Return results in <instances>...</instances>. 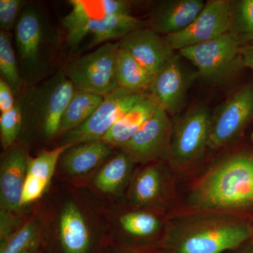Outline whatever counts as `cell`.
Wrapping results in <instances>:
<instances>
[{"instance_id": "26", "label": "cell", "mask_w": 253, "mask_h": 253, "mask_svg": "<svg viewBox=\"0 0 253 253\" xmlns=\"http://www.w3.org/2000/svg\"><path fill=\"white\" fill-rule=\"evenodd\" d=\"M44 220L33 214L12 236L0 244V253H30L42 249Z\"/></svg>"}, {"instance_id": "6", "label": "cell", "mask_w": 253, "mask_h": 253, "mask_svg": "<svg viewBox=\"0 0 253 253\" xmlns=\"http://www.w3.org/2000/svg\"><path fill=\"white\" fill-rule=\"evenodd\" d=\"M212 114L205 106L174 116L170 145L166 162L173 172L195 166L208 149Z\"/></svg>"}, {"instance_id": "18", "label": "cell", "mask_w": 253, "mask_h": 253, "mask_svg": "<svg viewBox=\"0 0 253 253\" xmlns=\"http://www.w3.org/2000/svg\"><path fill=\"white\" fill-rule=\"evenodd\" d=\"M29 155L26 144H15L1 156L0 165L1 209L18 212L27 175Z\"/></svg>"}, {"instance_id": "24", "label": "cell", "mask_w": 253, "mask_h": 253, "mask_svg": "<svg viewBox=\"0 0 253 253\" xmlns=\"http://www.w3.org/2000/svg\"><path fill=\"white\" fill-rule=\"evenodd\" d=\"M158 106L156 101L149 94H146L113 125L103 140L118 149L135 134Z\"/></svg>"}, {"instance_id": "22", "label": "cell", "mask_w": 253, "mask_h": 253, "mask_svg": "<svg viewBox=\"0 0 253 253\" xmlns=\"http://www.w3.org/2000/svg\"><path fill=\"white\" fill-rule=\"evenodd\" d=\"M136 165L126 153L118 149L98 168L93 179L95 189L111 197H122L126 194Z\"/></svg>"}, {"instance_id": "2", "label": "cell", "mask_w": 253, "mask_h": 253, "mask_svg": "<svg viewBox=\"0 0 253 253\" xmlns=\"http://www.w3.org/2000/svg\"><path fill=\"white\" fill-rule=\"evenodd\" d=\"M189 210L249 216L253 212V151L222 158L208 168L189 189Z\"/></svg>"}, {"instance_id": "25", "label": "cell", "mask_w": 253, "mask_h": 253, "mask_svg": "<svg viewBox=\"0 0 253 253\" xmlns=\"http://www.w3.org/2000/svg\"><path fill=\"white\" fill-rule=\"evenodd\" d=\"M104 96L76 89L72 99L63 113L59 134H66L84 123L102 104Z\"/></svg>"}, {"instance_id": "1", "label": "cell", "mask_w": 253, "mask_h": 253, "mask_svg": "<svg viewBox=\"0 0 253 253\" xmlns=\"http://www.w3.org/2000/svg\"><path fill=\"white\" fill-rule=\"evenodd\" d=\"M253 238L249 216L188 210L168 215L162 243L169 253H223L235 251Z\"/></svg>"}, {"instance_id": "29", "label": "cell", "mask_w": 253, "mask_h": 253, "mask_svg": "<svg viewBox=\"0 0 253 253\" xmlns=\"http://www.w3.org/2000/svg\"><path fill=\"white\" fill-rule=\"evenodd\" d=\"M229 33L241 46L253 44V0L231 1Z\"/></svg>"}, {"instance_id": "13", "label": "cell", "mask_w": 253, "mask_h": 253, "mask_svg": "<svg viewBox=\"0 0 253 253\" xmlns=\"http://www.w3.org/2000/svg\"><path fill=\"white\" fill-rule=\"evenodd\" d=\"M253 119V84H250L212 113L208 149L218 150L236 140Z\"/></svg>"}, {"instance_id": "10", "label": "cell", "mask_w": 253, "mask_h": 253, "mask_svg": "<svg viewBox=\"0 0 253 253\" xmlns=\"http://www.w3.org/2000/svg\"><path fill=\"white\" fill-rule=\"evenodd\" d=\"M172 171L166 161L136 168L126 194L132 207L166 212L174 195Z\"/></svg>"}, {"instance_id": "31", "label": "cell", "mask_w": 253, "mask_h": 253, "mask_svg": "<svg viewBox=\"0 0 253 253\" xmlns=\"http://www.w3.org/2000/svg\"><path fill=\"white\" fill-rule=\"evenodd\" d=\"M23 0H0V28L1 31H14L23 9L26 6Z\"/></svg>"}, {"instance_id": "9", "label": "cell", "mask_w": 253, "mask_h": 253, "mask_svg": "<svg viewBox=\"0 0 253 253\" xmlns=\"http://www.w3.org/2000/svg\"><path fill=\"white\" fill-rule=\"evenodd\" d=\"M241 47L228 32L212 41L179 50V54L194 64L201 77L218 83L244 67L240 55Z\"/></svg>"}, {"instance_id": "20", "label": "cell", "mask_w": 253, "mask_h": 253, "mask_svg": "<svg viewBox=\"0 0 253 253\" xmlns=\"http://www.w3.org/2000/svg\"><path fill=\"white\" fill-rule=\"evenodd\" d=\"M71 145H60L54 149L41 151L36 157L29 156L21 209L42 197L51 183L61 155Z\"/></svg>"}, {"instance_id": "4", "label": "cell", "mask_w": 253, "mask_h": 253, "mask_svg": "<svg viewBox=\"0 0 253 253\" xmlns=\"http://www.w3.org/2000/svg\"><path fill=\"white\" fill-rule=\"evenodd\" d=\"M18 66L26 87L44 79L59 46V36L39 5L29 3L14 28Z\"/></svg>"}, {"instance_id": "11", "label": "cell", "mask_w": 253, "mask_h": 253, "mask_svg": "<svg viewBox=\"0 0 253 253\" xmlns=\"http://www.w3.org/2000/svg\"><path fill=\"white\" fill-rule=\"evenodd\" d=\"M146 94L118 88L104 96L102 104L84 124L63 134L61 145L102 139L113 125Z\"/></svg>"}, {"instance_id": "33", "label": "cell", "mask_w": 253, "mask_h": 253, "mask_svg": "<svg viewBox=\"0 0 253 253\" xmlns=\"http://www.w3.org/2000/svg\"><path fill=\"white\" fill-rule=\"evenodd\" d=\"M16 104V98L14 91L0 78V112L4 113L11 111Z\"/></svg>"}, {"instance_id": "19", "label": "cell", "mask_w": 253, "mask_h": 253, "mask_svg": "<svg viewBox=\"0 0 253 253\" xmlns=\"http://www.w3.org/2000/svg\"><path fill=\"white\" fill-rule=\"evenodd\" d=\"M202 0H163L150 11L147 27L163 37L176 34L189 27L204 9Z\"/></svg>"}, {"instance_id": "36", "label": "cell", "mask_w": 253, "mask_h": 253, "mask_svg": "<svg viewBox=\"0 0 253 253\" xmlns=\"http://www.w3.org/2000/svg\"><path fill=\"white\" fill-rule=\"evenodd\" d=\"M239 253H253V238L240 247Z\"/></svg>"}, {"instance_id": "27", "label": "cell", "mask_w": 253, "mask_h": 253, "mask_svg": "<svg viewBox=\"0 0 253 253\" xmlns=\"http://www.w3.org/2000/svg\"><path fill=\"white\" fill-rule=\"evenodd\" d=\"M116 72L120 87L131 92L145 93L149 90L154 78L126 50L121 47L118 52Z\"/></svg>"}, {"instance_id": "17", "label": "cell", "mask_w": 253, "mask_h": 253, "mask_svg": "<svg viewBox=\"0 0 253 253\" xmlns=\"http://www.w3.org/2000/svg\"><path fill=\"white\" fill-rule=\"evenodd\" d=\"M119 44L154 77L175 55L165 37L148 27L131 32Z\"/></svg>"}, {"instance_id": "7", "label": "cell", "mask_w": 253, "mask_h": 253, "mask_svg": "<svg viewBox=\"0 0 253 253\" xmlns=\"http://www.w3.org/2000/svg\"><path fill=\"white\" fill-rule=\"evenodd\" d=\"M111 246L136 249H151L158 239L163 241L168 214L163 211L126 207L106 212Z\"/></svg>"}, {"instance_id": "32", "label": "cell", "mask_w": 253, "mask_h": 253, "mask_svg": "<svg viewBox=\"0 0 253 253\" xmlns=\"http://www.w3.org/2000/svg\"><path fill=\"white\" fill-rule=\"evenodd\" d=\"M25 221L18 212L0 210V244L19 229Z\"/></svg>"}, {"instance_id": "3", "label": "cell", "mask_w": 253, "mask_h": 253, "mask_svg": "<svg viewBox=\"0 0 253 253\" xmlns=\"http://www.w3.org/2000/svg\"><path fill=\"white\" fill-rule=\"evenodd\" d=\"M58 206L43 219V253H104L111 246L108 219L101 221L94 204L71 195Z\"/></svg>"}, {"instance_id": "28", "label": "cell", "mask_w": 253, "mask_h": 253, "mask_svg": "<svg viewBox=\"0 0 253 253\" xmlns=\"http://www.w3.org/2000/svg\"><path fill=\"white\" fill-rule=\"evenodd\" d=\"M0 74L1 79L11 88L16 97L26 87L13 48L11 33L4 31L0 32Z\"/></svg>"}, {"instance_id": "16", "label": "cell", "mask_w": 253, "mask_h": 253, "mask_svg": "<svg viewBox=\"0 0 253 253\" xmlns=\"http://www.w3.org/2000/svg\"><path fill=\"white\" fill-rule=\"evenodd\" d=\"M192 76L186 72L180 57L174 55L155 76L149 94L168 115L180 112Z\"/></svg>"}, {"instance_id": "30", "label": "cell", "mask_w": 253, "mask_h": 253, "mask_svg": "<svg viewBox=\"0 0 253 253\" xmlns=\"http://www.w3.org/2000/svg\"><path fill=\"white\" fill-rule=\"evenodd\" d=\"M23 126L22 113L17 103L11 111L1 113L0 136L4 151L16 144L22 134Z\"/></svg>"}, {"instance_id": "12", "label": "cell", "mask_w": 253, "mask_h": 253, "mask_svg": "<svg viewBox=\"0 0 253 253\" xmlns=\"http://www.w3.org/2000/svg\"><path fill=\"white\" fill-rule=\"evenodd\" d=\"M172 121L162 108L157 109L135 134L118 149L126 153L136 164L166 161Z\"/></svg>"}, {"instance_id": "21", "label": "cell", "mask_w": 253, "mask_h": 253, "mask_svg": "<svg viewBox=\"0 0 253 253\" xmlns=\"http://www.w3.org/2000/svg\"><path fill=\"white\" fill-rule=\"evenodd\" d=\"M114 147L103 139L73 144L60 158V167L72 177L89 174L115 153Z\"/></svg>"}, {"instance_id": "35", "label": "cell", "mask_w": 253, "mask_h": 253, "mask_svg": "<svg viewBox=\"0 0 253 253\" xmlns=\"http://www.w3.org/2000/svg\"><path fill=\"white\" fill-rule=\"evenodd\" d=\"M104 253H159L151 249H136L110 246Z\"/></svg>"}, {"instance_id": "8", "label": "cell", "mask_w": 253, "mask_h": 253, "mask_svg": "<svg viewBox=\"0 0 253 253\" xmlns=\"http://www.w3.org/2000/svg\"><path fill=\"white\" fill-rule=\"evenodd\" d=\"M119 49V42L105 43L69 60L63 72L76 89L106 96L120 87L116 72Z\"/></svg>"}, {"instance_id": "23", "label": "cell", "mask_w": 253, "mask_h": 253, "mask_svg": "<svg viewBox=\"0 0 253 253\" xmlns=\"http://www.w3.org/2000/svg\"><path fill=\"white\" fill-rule=\"evenodd\" d=\"M69 14L63 18V26L68 32L91 21L114 15L130 14L131 3L125 0H71Z\"/></svg>"}, {"instance_id": "15", "label": "cell", "mask_w": 253, "mask_h": 253, "mask_svg": "<svg viewBox=\"0 0 253 253\" xmlns=\"http://www.w3.org/2000/svg\"><path fill=\"white\" fill-rule=\"evenodd\" d=\"M147 27V23L130 14L114 15L104 19L91 21L68 32L67 43L73 49H90L114 40L121 41L131 32Z\"/></svg>"}, {"instance_id": "5", "label": "cell", "mask_w": 253, "mask_h": 253, "mask_svg": "<svg viewBox=\"0 0 253 253\" xmlns=\"http://www.w3.org/2000/svg\"><path fill=\"white\" fill-rule=\"evenodd\" d=\"M76 87L63 70L36 85L27 86L16 96L23 118V131L48 141L59 135L63 113Z\"/></svg>"}, {"instance_id": "37", "label": "cell", "mask_w": 253, "mask_h": 253, "mask_svg": "<svg viewBox=\"0 0 253 253\" xmlns=\"http://www.w3.org/2000/svg\"><path fill=\"white\" fill-rule=\"evenodd\" d=\"M30 253H43L42 249L38 250V251H34V252H32Z\"/></svg>"}, {"instance_id": "34", "label": "cell", "mask_w": 253, "mask_h": 253, "mask_svg": "<svg viewBox=\"0 0 253 253\" xmlns=\"http://www.w3.org/2000/svg\"><path fill=\"white\" fill-rule=\"evenodd\" d=\"M240 55L244 67L253 69V44L241 46L240 49Z\"/></svg>"}, {"instance_id": "14", "label": "cell", "mask_w": 253, "mask_h": 253, "mask_svg": "<svg viewBox=\"0 0 253 253\" xmlns=\"http://www.w3.org/2000/svg\"><path fill=\"white\" fill-rule=\"evenodd\" d=\"M231 1L206 3L196 19L184 31L165 37L174 50H181L212 41L229 32Z\"/></svg>"}]
</instances>
